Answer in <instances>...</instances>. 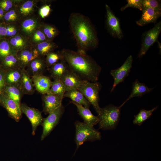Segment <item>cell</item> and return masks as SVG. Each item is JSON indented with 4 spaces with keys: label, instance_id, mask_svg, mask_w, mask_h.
I'll use <instances>...</instances> for the list:
<instances>
[{
    "label": "cell",
    "instance_id": "cell-1",
    "mask_svg": "<svg viewBox=\"0 0 161 161\" xmlns=\"http://www.w3.org/2000/svg\"><path fill=\"white\" fill-rule=\"evenodd\" d=\"M69 27L76 42L78 51L86 53L96 48L99 41L96 30L90 19L78 13H71Z\"/></svg>",
    "mask_w": 161,
    "mask_h": 161
},
{
    "label": "cell",
    "instance_id": "cell-2",
    "mask_svg": "<svg viewBox=\"0 0 161 161\" xmlns=\"http://www.w3.org/2000/svg\"><path fill=\"white\" fill-rule=\"evenodd\" d=\"M60 52L70 69L82 80L97 82L102 68L92 57L86 53L67 49Z\"/></svg>",
    "mask_w": 161,
    "mask_h": 161
},
{
    "label": "cell",
    "instance_id": "cell-3",
    "mask_svg": "<svg viewBox=\"0 0 161 161\" xmlns=\"http://www.w3.org/2000/svg\"><path fill=\"white\" fill-rule=\"evenodd\" d=\"M121 108L111 104L101 108L97 116L99 129L103 130L115 129L119 121Z\"/></svg>",
    "mask_w": 161,
    "mask_h": 161
},
{
    "label": "cell",
    "instance_id": "cell-4",
    "mask_svg": "<svg viewBox=\"0 0 161 161\" xmlns=\"http://www.w3.org/2000/svg\"><path fill=\"white\" fill-rule=\"evenodd\" d=\"M75 139L77 149L85 142L93 141L101 139L100 133L93 127L78 121L75 122Z\"/></svg>",
    "mask_w": 161,
    "mask_h": 161
},
{
    "label": "cell",
    "instance_id": "cell-5",
    "mask_svg": "<svg viewBox=\"0 0 161 161\" xmlns=\"http://www.w3.org/2000/svg\"><path fill=\"white\" fill-rule=\"evenodd\" d=\"M101 89V85L99 82L83 80L77 89L92 105L98 114L101 108L99 105V93Z\"/></svg>",
    "mask_w": 161,
    "mask_h": 161
},
{
    "label": "cell",
    "instance_id": "cell-6",
    "mask_svg": "<svg viewBox=\"0 0 161 161\" xmlns=\"http://www.w3.org/2000/svg\"><path fill=\"white\" fill-rule=\"evenodd\" d=\"M161 32V21H160L156 23L152 28L143 33L141 48L137 58H140L145 55L149 48L157 41Z\"/></svg>",
    "mask_w": 161,
    "mask_h": 161
},
{
    "label": "cell",
    "instance_id": "cell-7",
    "mask_svg": "<svg viewBox=\"0 0 161 161\" xmlns=\"http://www.w3.org/2000/svg\"><path fill=\"white\" fill-rule=\"evenodd\" d=\"M64 110V106L62 105L58 108L49 114L48 116L43 119L41 125L43 131L41 139L43 140L48 135L58 124Z\"/></svg>",
    "mask_w": 161,
    "mask_h": 161
},
{
    "label": "cell",
    "instance_id": "cell-8",
    "mask_svg": "<svg viewBox=\"0 0 161 161\" xmlns=\"http://www.w3.org/2000/svg\"><path fill=\"white\" fill-rule=\"evenodd\" d=\"M105 8L106 12L105 23L108 32L112 37L121 39L123 34L119 19L115 16L108 4L105 5Z\"/></svg>",
    "mask_w": 161,
    "mask_h": 161
},
{
    "label": "cell",
    "instance_id": "cell-9",
    "mask_svg": "<svg viewBox=\"0 0 161 161\" xmlns=\"http://www.w3.org/2000/svg\"><path fill=\"white\" fill-rule=\"evenodd\" d=\"M133 57L131 55L128 57L123 64L116 69L111 70L110 74L113 77L114 82L111 92L113 91L117 85L123 82L128 76L132 67Z\"/></svg>",
    "mask_w": 161,
    "mask_h": 161
},
{
    "label": "cell",
    "instance_id": "cell-10",
    "mask_svg": "<svg viewBox=\"0 0 161 161\" xmlns=\"http://www.w3.org/2000/svg\"><path fill=\"white\" fill-rule=\"evenodd\" d=\"M20 107L22 113L25 114L30 121L32 127V134L35 135L37 127L41 124L43 121L41 112L25 103H21Z\"/></svg>",
    "mask_w": 161,
    "mask_h": 161
},
{
    "label": "cell",
    "instance_id": "cell-11",
    "mask_svg": "<svg viewBox=\"0 0 161 161\" xmlns=\"http://www.w3.org/2000/svg\"><path fill=\"white\" fill-rule=\"evenodd\" d=\"M0 100L1 104L7 110L9 116L16 122H19L22 114L20 106L3 93L0 94Z\"/></svg>",
    "mask_w": 161,
    "mask_h": 161
},
{
    "label": "cell",
    "instance_id": "cell-12",
    "mask_svg": "<svg viewBox=\"0 0 161 161\" xmlns=\"http://www.w3.org/2000/svg\"><path fill=\"white\" fill-rule=\"evenodd\" d=\"M63 95H57L49 92L43 95V111L45 114H48L54 111L62 104Z\"/></svg>",
    "mask_w": 161,
    "mask_h": 161
},
{
    "label": "cell",
    "instance_id": "cell-13",
    "mask_svg": "<svg viewBox=\"0 0 161 161\" xmlns=\"http://www.w3.org/2000/svg\"><path fill=\"white\" fill-rule=\"evenodd\" d=\"M142 14L140 18L136 21L138 25L143 27L151 23H155L161 16V10L145 8L142 10Z\"/></svg>",
    "mask_w": 161,
    "mask_h": 161
},
{
    "label": "cell",
    "instance_id": "cell-14",
    "mask_svg": "<svg viewBox=\"0 0 161 161\" xmlns=\"http://www.w3.org/2000/svg\"><path fill=\"white\" fill-rule=\"evenodd\" d=\"M60 79L65 86L66 92L77 89L83 81L70 69L66 72Z\"/></svg>",
    "mask_w": 161,
    "mask_h": 161
},
{
    "label": "cell",
    "instance_id": "cell-15",
    "mask_svg": "<svg viewBox=\"0 0 161 161\" xmlns=\"http://www.w3.org/2000/svg\"><path fill=\"white\" fill-rule=\"evenodd\" d=\"M17 55L19 60L21 69H25L31 61L39 56L36 48L28 47L18 51Z\"/></svg>",
    "mask_w": 161,
    "mask_h": 161
},
{
    "label": "cell",
    "instance_id": "cell-16",
    "mask_svg": "<svg viewBox=\"0 0 161 161\" xmlns=\"http://www.w3.org/2000/svg\"><path fill=\"white\" fill-rule=\"evenodd\" d=\"M31 78L38 92L43 95L49 92L52 81L49 77L42 75L32 76Z\"/></svg>",
    "mask_w": 161,
    "mask_h": 161
},
{
    "label": "cell",
    "instance_id": "cell-17",
    "mask_svg": "<svg viewBox=\"0 0 161 161\" xmlns=\"http://www.w3.org/2000/svg\"><path fill=\"white\" fill-rule=\"evenodd\" d=\"M71 102L76 106L78 113L83 119L84 123L92 127L98 123L99 119L97 116L94 115L89 109L75 102Z\"/></svg>",
    "mask_w": 161,
    "mask_h": 161
},
{
    "label": "cell",
    "instance_id": "cell-18",
    "mask_svg": "<svg viewBox=\"0 0 161 161\" xmlns=\"http://www.w3.org/2000/svg\"><path fill=\"white\" fill-rule=\"evenodd\" d=\"M27 66L26 70L32 77L43 75L46 66L45 61L39 57L31 61Z\"/></svg>",
    "mask_w": 161,
    "mask_h": 161
},
{
    "label": "cell",
    "instance_id": "cell-19",
    "mask_svg": "<svg viewBox=\"0 0 161 161\" xmlns=\"http://www.w3.org/2000/svg\"><path fill=\"white\" fill-rule=\"evenodd\" d=\"M153 89L148 87L144 83H140L138 79H136L133 83L132 90L129 96L120 106L121 107L131 99L135 97L142 96L145 94L151 92Z\"/></svg>",
    "mask_w": 161,
    "mask_h": 161
},
{
    "label": "cell",
    "instance_id": "cell-20",
    "mask_svg": "<svg viewBox=\"0 0 161 161\" xmlns=\"http://www.w3.org/2000/svg\"><path fill=\"white\" fill-rule=\"evenodd\" d=\"M22 74V69L20 68L6 71L5 81L6 85L16 86L21 87Z\"/></svg>",
    "mask_w": 161,
    "mask_h": 161
},
{
    "label": "cell",
    "instance_id": "cell-21",
    "mask_svg": "<svg viewBox=\"0 0 161 161\" xmlns=\"http://www.w3.org/2000/svg\"><path fill=\"white\" fill-rule=\"evenodd\" d=\"M70 69L66 63L63 59L53 65L49 69L51 76L54 80L60 79Z\"/></svg>",
    "mask_w": 161,
    "mask_h": 161
},
{
    "label": "cell",
    "instance_id": "cell-22",
    "mask_svg": "<svg viewBox=\"0 0 161 161\" xmlns=\"http://www.w3.org/2000/svg\"><path fill=\"white\" fill-rule=\"evenodd\" d=\"M22 71L21 88L22 92L24 95H32L35 89L31 78L25 69H22Z\"/></svg>",
    "mask_w": 161,
    "mask_h": 161
},
{
    "label": "cell",
    "instance_id": "cell-23",
    "mask_svg": "<svg viewBox=\"0 0 161 161\" xmlns=\"http://www.w3.org/2000/svg\"><path fill=\"white\" fill-rule=\"evenodd\" d=\"M64 97L70 98L72 101L81 104L84 107L89 109L91 104L82 94L77 89H73L65 92Z\"/></svg>",
    "mask_w": 161,
    "mask_h": 161
},
{
    "label": "cell",
    "instance_id": "cell-24",
    "mask_svg": "<svg viewBox=\"0 0 161 161\" xmlns=\"http://www.w3.org/2000/svg\"><path fill=\"white\" fill-rule=\"evenodd\" d=\"M3 93L15 101L20 106L21 100L24 95L20 87L13 85H6Z\"/></svg>",
    "mask_w": 161,
    "mask_h": 161
},
{
    "label": "cell",
    "instance_id": "cell-25",
    "mask_svg": "<svg viewBox=\"0 0 161 161\" xmlns=\"http://www.w3.org/2000/svg\"><path fill=\"white\" fill-rule=\"evenodd\" d=\"M1 62L0 67L6 71L21 68L20 61L17 54L8 55Z\"/></svg>",
    "mask_w": 161,
    "mask_h": 161
},
{
    "label": "cell",
    "instance_id": "cell-26",
    "mask_svg": "<svg viewBox=\"0 0 161 161\" xmlns=\"http://www.w3.org/2000/svg\"><path fill=\"white\" fill-rule=\"evenodd\" d=\"M11 46L16 51H19L28 47L29 43L27 40L20 35L10 38L7 40Z\"/></svg>",
    "mask_w": 161,
    "mask_h": 161
},
{
    "label": "cell",
    "instance_id": "cell-27",
    "mask_svg": "<svg viewBox=\"0 0 161 161\" xmlns=\"http://www.w3.org/2000/svg\"><path fill=\"white\" fill-rule=\"evenodd\" d=\"M17 52L6 38L0 40V61L8 55L17 54Z\"/></svg>",
    "mask_w": 161,
    "mask_h": 161
},
{
    "label": "cell",
    "instance_id": "cell-28",
    "mask_svg": "<svg viewBox=\"0 0 161 161\" xmlns=\"http://www.w3.org/2000/svg\"><path fill=\"white\" fill-rule=\"evenodd\" d=\"M58 46L52 41L46 40L38 44L36 48L39 55L46 56L49 53L53 52Z\"/></svg>",
    "mask_w": 161,
    "mask_h": 161
},
{
    "label": "cell",
    "instance_id": "cell-29",
    "mask_svg": "<svg viewBox=\"0 0 161 161\" xmlns=\"http://www.w3.org/2000/svg\"><path fill=\"white\" fill-rule=\"evenodd\" d=\"M157 107L158 106H156L150 110L141 109L137 114L134 115V118L133 121V123L139 126H141L145 121L150 117L153 112Z\"/></svg>",
    "mask_w": 161,
    "mask_h": 161
},
{
    "label": "cell",
    "instance_id": "cell-30",
    "mask_svg": "<svg viewBox=\"0 0 161 161\" xmlns=\"http://www.w3.org/2000/svg\"><path fill=\"white\" fill-rule=\"evenodd\" d=\"M41 30L45 35L47 40L52 41L59 33L58 29L54 25L44 24L41 26Z\"/></svg>",
    "mask_w": 161,
    "mask_h": 161
},
{
    "label": "cell",
    "instance_id": "cell-31",
    "mask_svg": "<svg viewBox=\"0 0 161 161\" xmlns=\"http://www.w3.org/2000/svg\"><path fill=\"white\" fill-rule=\"evenodd\" d=\"M38 25V23L36 20L33 18L27 19L22 23V30L25 34L30 35L34 32Z\"/></svg>",
    "mask_w": 161,
    "mask_h": 161
},
{
    "label": "cell",
    "instance_id": "cell-32",
    "mask_svg": "<svg viewBox=\"0 0 161 161\" xmlns=\"http://www.w3.org/2000/svg\"><path fill=\"white\" fill-rule=\"evenodd\" d=\"M65 92V86L60 79L52 81L49 92L55 95H64Z\"/></svg>",
    "mask_w": 161,
    "mask_h": 161
},
{
    "label": "cell",
    "instance_id": "cell-33",
    "mask_svg": "<svg viewBox=\"0 0 161 161\" xmlns=\"http://www.w3.org/2000/svg\"><path fill=\"white\" fill-rule=\"evenodd\" d=\"M45 62L46 67H49L58 62L62 59L60 52H51L46 55Z\"/></svg>",
    "mask_w": 161,
    "mask_h": 161
},
{
    "label": "cell",
    "instance_id": "cell-34",
    "mask_svg": "<svg viewBox=\"0 0 161 161\" xmlns=\"http://www.w3.org/2000/svg\"><path fill=\"white\" fill-rule=\"evenodd\" d=\"M34 6V4L32 1H27L21 6L19 9V12L22 16H28L32 13Z\"/></svg>",
    "mask_w": 161,
    "mask_h": 161
},
{
    "label": "cell",
    "instance_id": "cell-35",
    "mask_svg": "<svg viewBox=\"0 0 161 161\" xmlns=\"http://www.w3.org/2000/svg\"><path fill=\"white\" fill-rule=\"evenodd\" d=\"M143 9L149 8L161 10V1L157 0H142Z\"/></svg>",
    "mask_w": 161,
    "mask_h": 161
},
{
    "label": "cell",
    "instance_id": "cell-36",
    "mask_svg": "<svg viewBox=\"0 0 161 161\" xmlns=\"http://www.w3.org/2000/svg\"><path fill=\"white\" fill-rule=\"evenodd\" d=\"M126 4L120 9V10L123 11L126 8L131 7L137 9L142 11V0H127Z\"/></svg>",
    "mask_w": 161,
    "mask_h": 161
},
{
    "label": "cell",
    "instance_id": "cell-37",
    "mask_svg": "<svg viewBox=\"0 0 161 161\" xmlns=\"http://www.w3.org/2000/svg\"><path fill=\"white\" fill-rule=\"evenodd\" d=\"M32 40L33 42L38 44L47 40V39L42 32L41 30H38L33 33Z\"/></svg>",
    "mask_w": 161,
    "mask_h": 161
},
{
    "label": "cell",
    "instance_id": "cell-38",
    "mask_svg": "<svg viewBox=\"0 0 161 161\" xmlns=\"http://www.w3.org/2000/svg\"><path fill=\"white\" fill-rule=\"evenodd\" d=\"M18 18L17 13L14 10H11L5 13L4 20L7 22H11L16 21Z\"/></svg>",
    "mask_w": 161,
    "mask_h": 161
},
{
    "label": "cell",
    "instance_id": "cell-39",
    "mask_svg": "<svg viewBox=\"0 0 161 161\" xmlns=\"http://www.w3.org/2000/svg\"><path fill=\"white\" fill-rule=\"evenodd\" d=\"M6 71L0 66V94L2 93L6 86L5 74Z\"/></svg>",
    "mask_w": 161,
    "mask_h": 161
},
{
    "label": "cell",
    "instance_id": "cell-40",
    "mask_svg": "<svg viewBox=\"0 0 161 161\" xmlns=\"http://www.w3.org/2000/svg\"><path fill=\"white\" fill-rule=\"evenodd\" d=\"M51 8L49 5L46 4L43 6L39 10V14L42 18L47 17L49 14Z\"/></svg>",
    "mask_w": 161,
    "mask_h": 161
},
{
    "label": "cell",
    "instance_id": "cell-41",
    "mask_svg": "<svg viewBox=\"0 0 161 161\" xmlns=\"http://www.w3.org/2000/svg\"><path fill=\"white\" fill-rule=\"evenodd\" d=\"M7 29L6 37H12L16 35L17 33V29L13 25L6 24Z\"/></svg>",
    "mask_w": 161,
    "mask_h": 161
},
{
    "label": "cell",
    "instance_id": "cell-42",
    "mask_svg": "<svg viewBox=\"0 0 161 161\" xmlns=\"http://www.w3.org/2000/svg\"><path fill=\"white\" fill-rule=\"evenodd\" d=\"M13 6L12 1L9 0H0V8L4 11L9 10Z\"/></svg>",
    "mask_w": 161,
    "mask_h": 161
},
{
    "label": "cell",
    "instance_id": "cell-43",
    "mask_svg": "<svg viewBox=\"0 0 161 161\" xmlns=\"http://www.w3.org/2000/svg\"><path fill=\"white\" fill-rule=\"evenodd\" d=\"M6 24L0 22V40L6 38Z\"/></svg>",
    "mask_w": 161,
    "mask_h": 161
},
{
    "label": "cell",
    "instance_id": "cell-44",
    "mask_svg": "<svg viewBox=\"0 0 161 161\" xmlns=\"http://www.w3.org/2000/svg\"><path fill=\"white\" fill-rule=\"evenodd\" d=\"M3 10L0 8V20H4V17L5 14Z\"/></svg>",
    "mask_w": 161,
    "mask_h": 161
},
{
    "label": "cell",
    "instance_id": "cell-45",
    "mask_svg": "<svg viewBox=\"0 0 161 161\" xmlns=\"http://www.w3.org/2000/svg\"><path fill=\"white\" fill-rule=\"evenodd\" d=\"M1 104V102H0V105Z\"/></svg>",
    "mask_w": 161,
    "mask_h": 161
}]
</instances>
